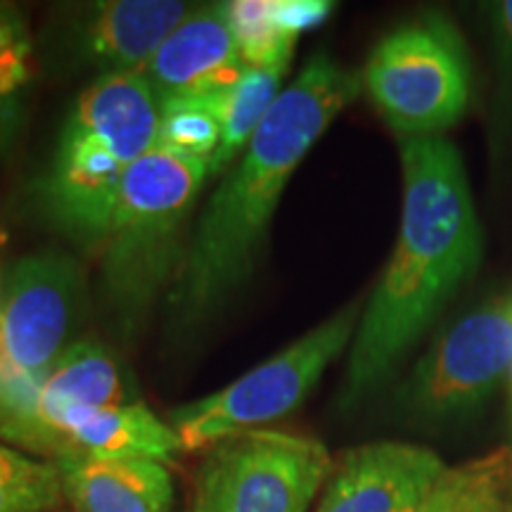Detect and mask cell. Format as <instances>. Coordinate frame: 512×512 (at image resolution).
Listing matches in <instances>:
<instances>
[{
	"label": "cell",
	"mask_w": 512,
	"mask_h": 512,
	"mask_svg": "<svg viewBox=\"0 0 512 512\" xmlns=\"http://www.w3.org/2000/svg\"><path fill=\"white\" fill-rule=\"evenodd\" d=\"M361 91V74L328 53L313 55L283 88L192 228L181 271L164 299L171 342L200 337L252 278L292 174Z\"/></svg>",
	"instance_id": "1"
},
{
	"label": "cell",
	"mask_w": 512,
	"mask_h": 512,
	"mask_svg": "<svg viewBox=\"0 0 512 512\" xmlns=\"http://www.w3.org/2000/svg\"><path fill=\"white\" fill-rule=\"evenodd\" d=\"M399 152V238L351 342L347 403L394 373L482 261V226L458 147L446 138H403Z\"/></svg>",
	"instance_id": "2"
},
{
	"label": "cell",
	"mask_w": 512,
	"mask_h": 512,
	"mask_svg": "<svg viewBox=\"0 0 512 512\" xmlns=\"http://www.w3.org/2000/svg\"><path fill=\"white\" fill-rule=\"evenodd\" d=\"M209 162L155 150L140 157L121 181L110 226L98 249V299L119 342L145 330L181 271L188 223Z\"/></svg>",
	"instance_id": "3"
},
{
	"label": "cell",
	"mask_w": 512,
	"mask_h": 512,
	"mask_svg": "<svg viewBox=\"0 0 512 512\" xmlns=\"http://www.w3.org/2000/svg\"><path fill=\"white\" fill-rule=\"evenodd\" d=\"M159 102L143 74L95 76L60 128L36 204L50 226L98 252L133 164L157 147Z\"/></svg>",
	"instance_id": "4"
},
{
	"label": "cell",
	"mask_w": 512,
	"mask_h": 512,
	"mask_svg": "<svg viewBox=\"0 0 512 512\" xmlns=\"http://www.w3.org/2000/svg\"><path fill=\"white\" fill-rule=\"evenodd\" d=\"M361 83L399 138H441L470 105V60L441 12L399 24L370 50Z\"/></svg>",
	"instance_id": "5"
},
{
	"label": "cell",
	"mask_w": 512,
	"mask_h": 512,
	"mask_svg": "<svg viewBox=\"0 0 512 512\" xmlns=\"http://www.w3.org/2000/svg\"><path fill=\"white\" fill-rule=\"evenodd\" d=\"M361 313V304L351 302L219 392L174 408L169 425L183 451H202L235 434L264 430L297 411L330 363L354 342Z\"/></svg>",
	"instance_id": "6"
},
{
	"label": "cell",
	"mask_w": 512,
	"mask_h": 512,
	"mask_svg": "<svg viewBox=\"0 0 512 512\" xmlns=\"http://www.w3.org/2000/svg\"><path fill=\"white\" fill-rule=\"evenodd\" d=\"M88 285L74 256L43 249L19 259L0 294V389L34 408L38 389L76 342Z\"/></svg>",
	"instance_id": "7"
},
{
	"label": "cell",
	"mask_w": 512,
	"mask_h": 512,
	"mask_svg": "<svg viewBox=\"0 0 512 512\" xmlns=\"http://www.w3.org/2000/svg\"><path fill=\"white\" fill-rule=\"evenodd\" d=\"M332 467L318 439L280 430L235 434L207 448L192 512H309Z\"/></svg>",
	"instance_id": "8"
},
{
	"label": "cell",
	"mask_w": 512,
	"mask_h": 512,
	"mask_svg": "<svg viewBox=\"0 0 512 512\" xmlns=\"http://www.w3.org/2000/svg\"><path fill=\"white\" fill-rule=\"evenodd\" d=\"M512 370V290L489 299L415 363L403 384V401L425 418L470 413Z\"/></svg>",
	"instance_id": "9"
},
{
	"label": "cell",
	"mask_w": 512,
	"mask_h": 512,
	"mask_svg": "<svg viewBox=\"0 0 512 512\" xmlns=\"http://www.w3.org/2000/svg\"><path fill=\"white\" fill-rule=\"evenodd\" d=\"M136 401L138 392L121 358L98 339H76L38 389L34 418L19 451L55 463L67 422Z\"/></svg>",
	"instance_id": "10"
},
{
	"label": "cell",
	"mask_w": 512,
	"mask_h": 512,
	"mask_svg": "<svg viewBox=\"0 0 512 512\" xmlns=\"http://www.w3.org/2000/svg\"><path fill=\"white\" fill-rule=\"evenodd\" d=\"M446 465L425 446L375 441L332 467L316 512H413Z\"/></svg>",
	"instance_id": "11"
},
{
	"label": "cell",
	"mask_w": 512,
	"mask_h": 512,
	"mask_svg": "<svg viewBox=\"0 0 512 512\" xmlns=\"http://www.w3.org/2000/svg\"><path fill=\"white\" fill-rule=\"evenodd\" d=\"M188 12V5L176 0L91 3L76 12L64 48L72 64L98 76L140 74Z\"/></svg>",
	"instance_id": "12"
},
{
	"label": "cell",
	"mask_w": 512,
	"mask_h": 512,
	"mask_svg": "<svg viewBox=\"0 0 512 512\" xmlns=\"http://www.w3.org/2000/svg\"><path fill=\"white\" fill-rule=\"evenodd\" d=\"M242 72L245 62L230 27L228 3H214L190 10L140 74L157 102H166L216 95L233 86Z\"/></svg>",
	"instance_id": "13"
},
{
	"label": "cell",
	"mask_w": 512,
	"mask_h": 512,
	"mask_svg": "<svg viewBox=\"0 0 512 512\" xmlns=\"http://www.w3.org/2000/svg\"><path fill=\"white\" fill-rule=\"evenodd\" d=\"M60 467L69 512H171L176 486L157 460L64 458Z\"/></svg>",
	"instance_id": "14"
},
{
	"label": "cell",
	"mask_w": 512,
	"mask_h": 512,
	"mask_svg": "<svg viewBox=\"0 0 512 512\" xmlns=\"http://www.w3.org/2000/svg\"><path fill=\"white\" fill-rule=\"evenodd\" d=\"M178 453H183V446L169 422L157 418L143 401H136L83 413L67 422L62 432V453L57 460L145 458L169 465L178 458Z\"/></svg>",
	"instance_id": "15"
},
{
	"label": "cell",
	"mask_w": 512,
	"mask_h": 512,
	"mask_svg": "<svg viewBox=\"0 0 512 512\" xmlns=\"http://www.w3.org/2000/svg\"><path fill=\"white\" fill-rule=\"evenodd\" d=\"M292 60L245 67L240 79L219 93L221 143L209 162V176H219L242 157L273 102L283 93V79Z\"/></svg>",
	"instance_id": "16"
},
{
	"label": "cell",
	"mask_w": 512,
	"mask_h": 512,
	"mask_svg": "<svg viewBox=\"0 0 512 512\" xmlns=\"http://www.w3.org/2000/svg\"><path fill=\"white\" fill-rule=\"evenodd\" d=\"M413 512H512V451L446 467Z\"/></svg>",
	"instance_id": "17"
},
{
	"label": "cell",
	"mask_w": 512,
	"mask_h": 512,
	"mask_svg": "<svg viewBox=\"0 0 512 512\" xmlns=\"http://www.w3.org/2000/svg\"><path fill=\"white\" fill-rule=\"evenodd\" d=\"M0 512H69L60 467L0 444Z\"/></svg>",
	"instance_id": "18"
},
{
	"label": "cell",
	"mask_w": 512,
	"mask_h": 512,
	"mask_svg": "<svg viewBox=\"0 0 512 512\" xmlns=\"http://www.w3.org/2000/svg\"><path fill=\"white\" fill-rule=\"evenodd\" d=\"M221 143L219 93L159 102L157 147L211 162Z\"/></svg>",
	"instance_id": "19"
},
{
	"label": "cell",
	"mask_w": 512,
	"mask_h": 512,
	"mask_svg": "<svg viewBox=\"0 0 512 512\" xmlns=\"http://www.w3.org/2000/svg\"><path fill=\"white\" fill-rule=\"evenodd\" d=\"M228 15L245 67L292 60L297 38L285 36L278 29L271 0H235L228 3Z\"/></svg>",
	"instance_id": "20"
},
{
	"label": "cell",
	"mask_w": 512,
	"mask_h": 512,
	"mask_svg": "<svg viewBox=\"0 0 512 512\" xmlns=\"http://www.w3.org/2000/svg\"><path fill=\"white\" fill-rule=\"evenodd\" d=\"M29 55L31 38L22 15L0 3V100H12L29 83Z\"/></svg>",
	"instance_id": "21"
},
{
	"label": "cell",
	"mask_w": 512,
	"mask_h": 512,
	"mask_svg": "<svg viewBox=\"0 0 512 512\" xmlns=\"http://www.w3.org/2000/svg\"><path fill=\"white\" fill-rule=\"evenodd\" d=\"M335 5L328 0H271V12L285 36L299 38L304 31L320 27Z\"/></svg>",
	"instance_id": "22"
},
{
	"label": "cell",
	"mask_w": 512,
	"mask_h": 512,
	"mask_svg": "<svg viewBox=\"0 0 512 512\" xmlns=\"http://www.w3.org/2000/svg\"><path fill=\"white\" fill-rule=\"evenodd\" d=\"M486 12H489L491 24H494L496 46L512 91V0H498V3L486 5Z\"/></svg>",
	"instance_id": "23"
},
{
	"label": "cell",
	"mask_w": 512,
	"mask_h": 512,
	"mask_svg": "<svg viewBox=\"0 0 512 512\" xmlns=\"http://www.w3.org/2000/svg\"><path fill=\"white\" fill-rule=\"evenodd\" d=\"M5 242V228H3V216H0V247H3Z\"/></svg>",
	"instance_id": "24"
}]
</instances>
